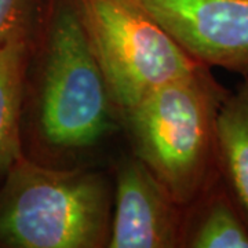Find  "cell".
Wrapping results in <instances>:
<instances>
[{
  "mask_svg": "<svg viewBox=\"0 0 248 248\" xmlns=\"http://www.w3.org/2000/svg\"><path fill=\"white\" fill-rule=\"evenodd\" d=\"M184 208L138 157L122 161L116 174L115 215L107 247H181Z\"/></svg>",
  "mask_w": 248,
  "mask_h": 248,
  "instance_id": "5",
  "label": "cell"
},
{
  "mask_svg": "<svg viewBox=\"0 0 248 248\" xmlns=\"http://www.w3.org/2000/svg\"><path fill=\"white\" fill-rule=\"evenodd\" d=\"M175 17L196 61L248 76V0H178Z\"/></svg>",
  "mask_w": 248,
  "mask_h": 248,
  "instance_id": "6",
  "label": "cell"
},
{
  "mask_svg": "<svg viewBox=\"0 0 248 248\" xmlns=\"http://www.w3.org/2000/svg\"><path fill=\"white\" fill-rule=\"evenodd\" d=\"M110 195L105 179L83 170H57L24 156L0 190V246L107 247Z\"/></svg>",
  "mask_w": 248,
  "mask_h": 248,
  "instance_id": "2",
  "label": "cell"
},
{
  "mask_svg": "<svg viewBox=\"0 0 248 248\" xmlns=\"http://www.w3.org/2000/svg\"><path fill=\"white\" fill-rule=\"evenodd\" d=\"M217 153L222 181L248 222V76L219 109Z\"/></svg>",
  "mask_w": 248,
  "mask_h": 248,
  "instance_id": "8",
  "label": "cell"
},
{
  "mask_svg": "<svg viewBox=\"0 0 248 248\" xmlns=\"http://www.w3.org/2000/svg\"><path fill=\"white\" fill-rule=\"evenodd\" d=\"M231 90L200 65L138 102L122 117L134 156L186 208L219 177L217 120Z\"/></svg>",
  "mask_w": 248,
  "mask_h": 248,
  "instance_id": "1",
  "label": "cell"
},
{
  "mask_svg": "<svg viewBox=\"0 0 248 248\" xmlns=\"http://www.w3.org/2000/svg\"><path fill=\"white\" fill-rule=\"evenodd\" d=\"M48 0H0V46L32 40Z\"/></svg>",
  "mask_w": 248,
  "mask_h": 248,
  "instance_id": "10",
  "label": "cell"
},
{
  "mask_svg": "<svg viewBox=\"0 0 248 248\" xmlns=\"http://www.w3.org/2000/svg\"><path fill=\"white\" fill-rule=\"evenodd\" d=\"M37 125L60 149H83L115 130L116 109L73 0H48L42 17Z\"/></svg>",
  "mask_w": 248,
  "mask_h": 248,
  "instance_id": "3",
  "label": "cell"
},
{
  "mask_svg": "<svg viewBox=\"0 0 248 248\" xmlns=\"http://www.w3.org/2000/svg\"><path fill=\"white\" fill-rule=\"evenodd\" d=\"M31 45L13 40L0 46V175L22 157L21 116Z\"/></svg>",
  "mask_w": 248,
  "mask_h": 248,
  "instance_id": "9",
  "label": "cell"
},
{
  "mask_svg": "<svg viewBox=\"0 0 248 248\" xmlns=\"http://www.w3.org/2000/svg\"><path fill=\"white\" fill-rule=\"evenodd\" d=\"M73 1L120 116L203 65L131 0Z\"/></svg>",
  "mask_w": 248,
  "mask_h": 248,
  "instance_id": "4",
  "label": "cell"
},
{
  "mask_svg": "<svg viewBox=\"0 0 248 248\" xmlns=\"http://www.w3.org/2000/svg\"><path fill=\"white\" fill-rule=\"evenodd\" d=\"M181 247L248 248V222L221 175L184 208Z\"/></svg>",
  "mask_w": 248,
  "mask_h": 248,
  "instance_id": "7",
  "label": "cell"
}]
</instances>
